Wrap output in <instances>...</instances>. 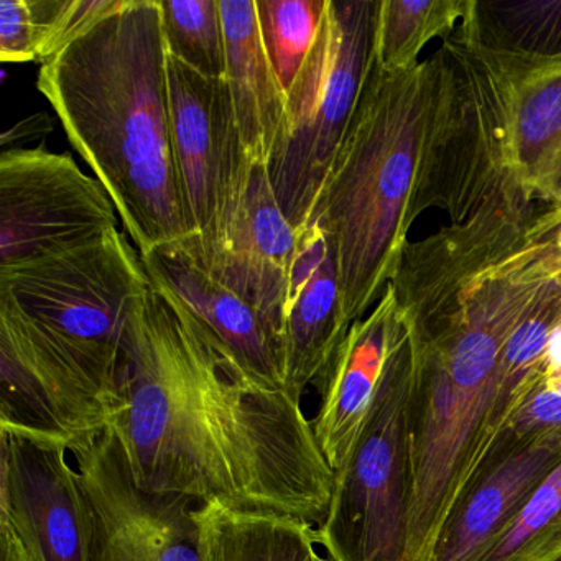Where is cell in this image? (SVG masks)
I'll return each instance as SVG.
<instances>
[{"label":"cell","mask_w":561,"mask_h":561,"mask_svg":"<svg viewBox=\"0 0 561 561\" xmlns=\"http://www.w3.org/2000/svg\"><path fill=\"white\" fill-rule=\"evenodd\" d=\"M119 389L111 426L137 488L314 528L327 520L336 474L301 400L229 369L190 311L153 285L127 318Z\"/></svg>","instance_id":"1"},{"label":"cell","mask_w":561,"mask_h":561,"mask_svg":"<svg viewBox=\"0 0 561 561\" xmlns=\"http://www.w3.org/2000/svg\"><path fill=\"white\" fill-rule=\"evenodd\" d=\"M541 216L491 211L407 242L389 285L412 344L413 497L448 508L489 448L502 351L561 265Z\"/></svg>","instance_id":"2"},{"label":"cell","mask_w":561,"mask_h":561,"mask_svg":"<svg viewBox=\"0 0 561 561\" xmlns=\"http://www.w3.org/2000/svg\"><path fill=\"white\" fill-rule=\"evenodd\" d=\"M150 287L142 255L117 228L0 265V428L71 449L111 426L127 318Z\"/></svg>","instance_id":"3"},{"label":"cell","mask_w":561,"mask_h":561,"mask_svg":"<svg viewBox=\"0 0 561 561\" xmlns=\"http://www.w3.org/2000/svg\"><path fill=\"white\" fill-rule=\"evenodd\" d=\"M37 88L140 255L193 236L173 157L159 0H127L45 61Z\"/></svg>","instance_id":"4"},{"label":"cell","mask_w":561,"mask_h":561,"mask_svg":"<svg viewBox=\"0 0 561 561\" xmlns=\"http://www.w3.org/2000/svg\"><path fill=\"white\" fill-rule=\"evenodd\" d=\"M430 88V60L387 73L374 57L346 139L305 225L333 241L347 328L380 300L409 242Z\"/></svg>","instance_id":"5"},{"label":"cell","mask_w":561,"mask_h":561,"mask_svg":"<svg viewBox=\"0 0 561 561\" xmlns=\"http://www.w3.org/2000/svg\"><path fill=\"white\" fill-rule=\"evenodd\" d=\"M432 88L412 221L426 208L462 225L491 208H534L514 150L515 64L465 21L430 58Z\"/></svg>","instance_id":"6"},{"label":"cell","mask_w":561,"mask_h":561,"mask_svg":"<svg viewBox=\"0 0 561 561\" xmlns=\"http://www.w3.org/2000/svg\"><path fill=\"white\" fill-rule=\"evenodd\" d=\"M379 2L328 0L317 44L287 93L267 170L300 232L353 123L374 60Z\"/></svg>","instance_id":"7"},{"label":"cell","mask_w":561,"mask_h":561,"mask_svg":"<svg viewBox=\"0 0 561 561\" xmlns=\"http://www.w3.org/2000/svg\"><path fill=\"white\" fill-rule=\"evenodd\" d=\"M412 344L397 311L369 415L336 489L318 545L331 561H405L412 501Z\"/></svg>","instance_id":"8"},{"label":"cell","mask_w":561,"mask_h":561,"mask_svg":"<svg viewBox=\"0 0 561 561\" xmlns=\"http://www.w3.org/2000/svg\"><path fill=\"white\" fill-rule=\"evenodd\" d=\"M173 157L193 236L183 244L205 267L221 255L252 162L242 146L226 80H213L167 55Z\"/></svg>","instance_id":"9"},{"label":"cell","mask_w":561,"mask_h":561,"mask_svg":"<svg viewBox=\"0 0 561 561\" xmlns=\"http://www.w3.org/2000/svg\"><path fill=\"white\" fill-rule=\"evenodd\" d=\"M103 183L70 153L22 147L0 153V265L60 254L117 228Z\"/></svg>","instance_id":"10"},{"label":"cell","mask_w":561,"mask_h":561,"mask_svg":"<svg viewBox=\"0 0 561 561\" xmlns=\"http://www.w3.org/2000/svg\"><path fill=\"white\" fill-rule=\"evenodd\" d=\"M67 443L0 428V522L31 561H98L96 522Z\"/></svg>","instance_id":"11"},{"label":"cell","mask_w":561,"mask_h":561,"mask_svg":"<svg viewBox=\"0 0 561 561\" xmlns=\"http://www.w3.org/2000/svg\"><path fill=\"white\" fill-rule=\"evenodd\" d=\"M70 453L93 507L98 561H199L195 504L137 488L113 426Z\"/></svg>","instance_id":"12"},{"label":"cell","mask_w":561,"mask_h":561,"mask_svg":"<svg viewBox=\"0 0 561 561\" xmlns=\"http://www.w3.org/2000/svg\"><path fill=\"white\" fill-rule=\"evenodd\" d=\"M142 262L153 287L190 311L229 369L262 389H285L284 343L202 259L179 241L153 249Z\"/></svg>","instance_id":"13"},{"label":"cell","mask_w":561,"mask_h":561,"mask_svg":"<svg viewBox=\"0 0 561 561\" xmlns=\"http://www.w3.org/2000/svg\"><path fill=\"white\" fill-rule=\"evenodd\" d=\"M295 248L297 231L278 206L267 165L252 163L231 231L209 272L257 311L284 347L285 298Z\"/></svg>","instance_id":"14"},{"label":"cell","mask_w":561,"mask_h":561,"mask_svg":"<svg viewBox=\"0 0 561 561\" xmlns=\"http://www.w3.org/2000/svg\"><path fill=\"white\" fill-rule=\"evenodd\" d=\"M347 331L333 241L308 226L297 232L284 310L285 389L295 399L321 386Z\"/></svg>","instance_id":"15"},{"label":"cell","mask_w":561,"mask_h":561,"mask_svg":"<svg viewBox=\"0 0 561 561\" xmlns=\"http://www.w3.org/2000/svg\"><path fill=\"white\" fill-rule=\"evenodd\" d=\"M561 465V435L485 458L453 508L430 561H479Z\"/></svg>","instance_id":"16"},{"label":"cell","mask_w":561,"mask_h":561,"mask_svg":"<svg viewBox=\"0 0 561 561\" xmlns=\"http://www.w3.org/2000/svg\"><path fill=\"white\" fill-rule=\"evenodd\" d=\"M396 318V295L387 285L376 307L350 328L318 387L320 410L311 423L321 453L336 476L346 469L369 415Z\"/></svg>","instance_id":"17"},{"label":"cell","mask_w":561,"mask_h":561,"mask_svg":"<svg viewBox=\"0 0 561 561\" xmlns=\"http://www.w3.org/2000/svg\"><path fill=\"white\" fill-rule=\"evenodd\" d=\"M226 44V84L242 146L267 165L285 114V96L259 32L255 0H219Z\"/></svg>","instance_id":"18"},{"label":"cell","mask_w":561,"mask_h":561,"mask_svg":"<svg viewBox=\"0 0 561 561\" xmlns=\"http://www.w3.org/2000/svg\"><path fill=\"white\" fill-rule=\"evenodd\" d=\"M199 561H317V528L287 515L195 505Z\"/></svg>","instance_id":"19"},{"label":"cell","mask_w":561,"mask_h":561,"mask_svg":"<svg viewBox=\"0 0 561 561\" xmlns=\"http://www.w3.org/2000/svg\"><path fill=\"white\" fill-rule=\"evenodd\" d=\"M511 55L517 73L514 104L515 165L525 195L535 202L548 167L561 144V57Z\"/></svg>","instance_id":"20"},{"label":"cell","mask_w":561,"mask_h":561,"mask_svg":"<svg viewBox=\"0 0 561 561\" xmlns=\"http://www.w3.org/2000/svg\"><path fill=\"white\" fill-rule=\"evenodd\" d=\"M561 323V265L541 285L502 351L489 446L515 410L545 379V351L551 331ZM489 449V448H488Z\"/></svg>","instance_id":"21"},{"label":"cell","mask_w":561,"mask_h":561,"mask_svg":"<svg viewBox=\"0 0 561 561\" xmlns=\"http://www.w3.org/2000/svg\"><path fill=\"white\" fill-rule=\"evenodd\" d=\"M474 0H382L377 12L374 57L380 70L405 73L419 67L420 51L432 38H446L471 12Z\"/></svg>","instance_id":"22"},{"label":"cell","mask_w":561,"mask_h":561,"mask_svg":"<svg viewBox=\"0 0 561 561\" xmlns=\"http://www.w3.org/2000/svg\"><path fill=\"white\" fill-rule=\"evenodd\" d=\"M489 47L530 58L561 57V0L476 2L465 19Z\"/></svg>","instance_id":"23"},{"label":"cell","mask_w":561,"mask_h":561,"mask_svg":"<svg viewBox=\"0 0 561 561\" xmlns=\"http://www.w3.org/2000/svg\"><path fill=\"white\" fill-rule=\"evenodd\" d=\"M259 32L287 96L317 44L328 0H255Z\"/></svg>","instance_id":"24"},{"label":"cell","mask_w":561,"mask_h":561,"mask_svg":"<svg viewBox=\"0 0 561 561\" xmlns=\"http://www.w3.org/2000/svg\"><path fill=\"white\" fill-rule=\"evenodd\" d=\"M169 57L213 80L226 78V44L219 0H159Z\"/></svg>","instance_id":"25"},{"label":"cell","mask_w":561,"mask_h":561,"mask_svg":"<svg viewBox=\"0 0 561 561\" xmlns=\"http://www.w3.org/2000/svg\"><path fill=\"white\" fill-rule=\"evenodd\" d=\"M479 561H561V465Z\"/></svg>","instance_id":"26"},{"label":"cell","mask_w":561,"mask_h":561,"mask_svg":"<svg viewBox=\"0 0 561 561\" xmlns=\"http://www.w3.org/2000/svg\"><path fill=\"white\" fill-rule=\"evenodd\" d=\"M54 11L55 0H0V60L38 61Z\"/></svg>","instance_id":"27"},{"label":"cell","mask_w":561,"mask_h":561,"mask_svg":"<svg viewBox=\"0 0 561 561\" xmlns=\"http://www.w3.org/2000/svg\"><path fill=\"white\" fill-rule=\"evenodd\" d=\"M554 435H561V389L543 379L492 439L484 459Z\"/></svg>","instance_id":"28"},{"label":"cell","mask_w":561,"mask_h":561,"mask_svg":"<svg viewBox=\"0 0 561 561\" xmlns=\"http://www.w3.org/2000/svg\"><path fill=\"white\" fill-rule=\"evenodd\" d=\"M127 0H55L50 31L42 48L38 64L60 54L68 45L83 37L94 25L121 11Z\"/></svg>","instance_id":"29"},{"label":"cell","mask_w":561,"mask_h":561,"mask_svg":"<svg viewBox=\"0 0 561 561\" xmlns=\"http://www.w3.org/2000/svg\"><path fill=\"white\" fill-rule=\"evenodd\" d=\"M51 129H54V123H51L48 114H35V116L21 121L18 126L8 130L2 136L0 144L4 146V150L22 149L24 144H32L38 139L44 140L51 133Z\"/></svg>","instance_id":"30"},{"label":"cell","mask_w":561,"mask_h":561,"mask_svg":"<svg viewBox=\"0 0 561 561\" xmlns=\"http://www.w3.org/2000/svg\"><path fill=\"white\" fill-rule=\"evenodd\" d=\"M537 199L550 203L553 208L561 206V144L548 167L547 175L538 190Z\"/></svg>","instance_id":"31"},{"label":"cell","mask_w":561,"mask_h":561,"mask_svg":"<svg viewBox=\"0 0 561 561\" xmlns=\"http://www.w3.org/2000/svg\"><path fill=\"white\" fill-rule=\"evenodd\" d=\"M545 382L561 389V323L551 331L545 351Z\"/></svg>","instance_id":"32"},{"label":"cell","mask_w":561,"mask_h":561,"mask_svg":"<svg viewBox=\"0 0 561 561\" xmlns=\"http://www.w3.org/2000/svg\"><path fill=\"white\" fill-rule=\"evenodd\" d=\"M0 561H31L18 535L5 522H0Z\"/></svg>","instance_id":"33"},{"label":"cell","mask_w":561,"mask_h":561,"mask_svg":"<svg viewBox=\"0 0 561 561\" xmlns=\"http://www.w3.org/2000/svg\"><path fill=\"white\" fill-rule=\"evenodd\" d=\"M317 561H331L330 558L324 557V554H318Z\"/></svg>","instance_id":"34"},{"label":"cell","mask_w":561,"mask_h":561,"mask_svg":"<svg viewBox=\"0 0 561 561\" xmlns=\"http://www.w3.org/2000/svg\"><path fill=\"white\" fill-rule=\"evenodd\" d=\"M557 242H558V248L561 249V228H560V231H558V234H557Z\"/></svg>","instance_id":"35"},{"label":"cell","mask_w":561,"mask_h":561,"mask_svg":"<svg viewBox=\"0 0 561 561\" xmlns=\"http://www.w3.org/2000/svg\"><path fill=\"white\" fill-rule=\"evenodd\" d=\"M560 208H561V206H560Z\"/></svg>","instance_id":"36"}]
</instances>
